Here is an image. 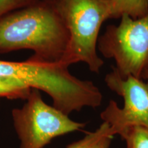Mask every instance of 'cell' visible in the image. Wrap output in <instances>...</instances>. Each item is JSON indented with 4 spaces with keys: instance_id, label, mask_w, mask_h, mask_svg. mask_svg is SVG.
<instances>
[{
    "instance_id": "1",
    "label": "cell",
    "mask_w": 148,
    "mask_h": 148,
    "mask_svg": "<svg viewBox=\"0 0 148 148\" xmlns=\"http://www.w3.org/2000/svg\"><path fill=\"white\" fill-rule=\"evenodd\" d=\"M69 32L52 1L38 2L0 18V53L28 49L29 60L59 62L69 42Z\"/></svg>"
},
{
    "instance_id": "2",
    "label": "cell",
    "mask_w": 148,
    "mask_h": 148,
    "mask_svg": "<svg viewBox=\"0 0 148 148\" xmlns=\"http://www.w3.org/2000/svg\"><path fill=\"white\" fill-rule=\"evenodd\" d=\"M68 68L59 62L0 60V76L18 79L45 92L52 99V106L66 115L85 107L100 106L103 97L99 88L92 81L74 76Z\"/></svg>"
},
{
    "instance_id": "3",
    "label": "cell",
    "mask_w": 148,
    "mask_h": 148,
    "mask_svg": "<svg viewBox=\"0 0 148 148\" xmlns=\"http://www.w3.org/2000/svg\"><path fill=\"white\" fill-rule=\"evenodd\" d=\"M56 10L69 32V42L59 63L69 67L84 62L99 73L104 61L97 54L101 27L110 18V0H53Z\"/></svg>"
},
{
    "instance_id": "4",
    "label": "cell",
    "mask_w": 148,
    "mask_h": 148,
    "mask_svg": "<svg viewBox=\"0 0 148 148\" xmlns=\"http://www.w3.org/2000/svg\"><path fill=\"white\" fill-rule=\"evenodd\" d=\"M117 25H109L99 37L97 50L104 58L114 59L122 77L142 79L148 70V14L133 18L124 14Z\"/></svg>"
},
{
    "instance_id": "5",
    "label": "cell",
    "mask_w": 148,
    "mask_h": 148,
    "mask_svg": "<svg viewBox=\"0 0 148 148\" xmlns=\"http://www.w3.org/2000/svg\"><path fill=\"white\" fill-rule=\"evenodd\" d=\"M11 114L19 148H43L53 138L86 126L45 103L40 90L34 88L23 106L14 108Z\"/></svg>"
},
{
    "instance_id": "6",
    "label": "cell",
    "mask_w": 148,
    "mask_h": 148,
    "mask_svg": "<svg viewBox=\"0 0 148 148\" xmlns=\"http://www.w3.org/2000/svg\"><path fill=\"white\" fill-rule=\"evenodd\" d=\"M104 78L109 89L123 97L124 105L120 108L110 100L101 112V119L110 125L114 135H121L132 126L148 129V80L132 75L122 77L114 66Z\"/></svg>"
},
{
    "instance_id": "7",
    "label": "cell",
    "mask_w": 148,
    "mask_h": 148,
    "mask_svg": "<svg viewBox=\"0 0 148 148\" xmlns=\"http://www.w3.org/2000/svg\"><path fill=\"white\" fill-rule=\"evenodd\" d=\"M114 136L110 125L103 121L95 131L86 132L82 138L69 144L66 148H109Z\"/></svg>"
},
{
    "instance_id": "8",
    "label": "cell",
    "mask_w": 148,
    "mask_h": 148,
    "mask_svg": "<svg viewBox=\"0 0 148 148\" xmlns=\"http://www.w3.org/2000/svg\"><path fill=\"white\" fill-rule=\"evenodd\" d=\"M110 18H119L127 14L133 18L148 14L147 0H110Z\"/></svg>"
},
{
    "instance_id": "9",
    "label": "cell",
    "mask_w": 148,
    "mask_h": 148,
    "mask_svg": "<svg viewBox=\"0 0 148 148\" xmlns=\"http://www.w3.org/2000/svg\"><path fill=\"white\" fill-rule=\"evenodd\" d=\"M32 89L27 84L18 79L0 76V99L26 100Z\"/></svg>"
},
{
    "instance_id": "10",
    "label": "cell",
    "mask_w": 148,
    "mask_h": 148,
    "mask_svg": "<svg viewBox=\"0 0 148 148\" xmlns=\"http://www.w3.org/2000/svg\"><path fill=\"white\" fill-rule=\"evenodd\" d=\"M125 141L126 148H148V129L132 126L120 135Z\"/></svg>"
},
{
    "instance_id": "11",
    "label": "cell",
    "mask_w": 148,
    "mask_h": 148,
    "mask_svg": "<svg viewBox=\"0 0 148 148\" xmlns=\"http://www.w3.org/2000/svg\"><path fill=\"white\" fill-rule=\"evenodd\" d=\"M40 0H0V18L12 11L35 3Z\"/></svg>"
},
{
    "instance_id": "12",
    "label": "cell",
    "mask_w": 148,
    "mask_h": 148,
    "mask_svg": "<svg viewBox=\"0 0 148 148\" xmlns=\"http://www.w3.org/2000/svg\"><path fill=\"white\" fill-rule=\"evenodd\" d=\"M142 79H144V80H148V70L144 73V74L143 75V77H142Z\"/></svg>"
},
{
    "instance_id": "13",
    "label": "cell",
    "mask_w": 148,
    "mask_h": 148,
    "mask_svg": "<svg viewBox=\"0 0 148 148\" xmlns=\"http://www.w3.org/2000/svg\"><path fill=\"white\" fill-rule=\"evenodd\" d=\"M46 1H53V0H46Z\"/></svg>"
},
{
    "instance_id": "14",
    "label": "cell",
    "mask_w": 148,
    "mask_h": 148,
    "mask_svg": "<svg viewBox=\"0 0 148 148\" xmlns=\"http://www.w3.org/2000/svg\"><path fill=\"white\" fill-rule=\"evenodd\" d=\"M147 1H148V0H147Z\"/></svg>"
}]
</instances>
